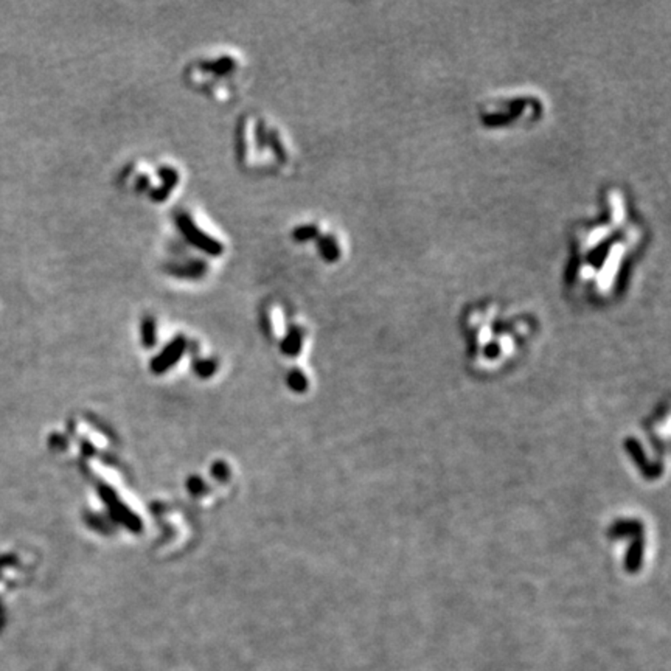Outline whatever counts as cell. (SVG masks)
I'll return each instance as SVG.
<instances>
[{
  "label": "cell",
  "instance_id": "obj_1",
  "mask_svg": "<svg viewBox=\"0 0 671 671\" xmlns=\"http://www.w3.org/2000/svg\"><path fill=\"white\" fill-rule=\"evenodd\" d=\"M605 203V215L579 227L573 236L569 280L588 296H606L617 288L626 260L640 240L623 196L609 194Z\"/></svg>",
  "mask_w": 671,
  "mask_h": 671
},
{
  "label": "cell",
  "instance_id": "obj_2",
  "mask_svg": "<svg viewBox=\"0 0 671 671\" xmlns=\"http://www.w3.org/2000/svg\"><path fill=\"white\" fill-rule=\"evenodd\" d=\"M178 227L182 231V235L185 236V240L188 242H192L194 247H198L203 250V252L211 255V257H218V255L223 254V246L221 242H218L216 240H213L211 236H209L205 231L200 230L196 223L188 215H178Z\"/></svg>",
  "mask_w": 671,
  "mask_h": 671
},
{
  "label": "cell",
  "instance_id": "obj_3",
  "mask_svg": "<svg viewBox=\"0 0 671 671\" xmlns=\"http://www.w3.org/2000/svg\"><path fill=\"white\" fill-rule=\"evenodd\" d=\"M317 247H319L320 257L329 261V263H333V261H336L340 257L339 242L333 235L320 236L319 241H317Z\"/></svg>",
  "mask_w": 671,
  "mask_h": 671
},
{
  "label": "cell",
  "instance_id": "obj_4",
  "mask_svg": "<svg viewBox=\"0 0 671 671\" xmlns=\"http://www.w3.org/2000/svg\"><path fill=\"white\" fill-rule=\"evenodd\" d=\"M173 276L184 277V278H198L203 277L205 272V265L199 263V261H190L184 266H176L172 269Z\"/></svg>",
  "mask_w": 671,
  "mask_h": 671
},
{
  "label": "cell",
  "instance_id": "obj_5",
  "mask_svg": "<svg viewBox=\"0 0 671 671\" xmlns=\"http://www.w3.org/2000/svg\"><path fill=\"white\" fill-rule=\"evenodd\" d=\"M204 67L207 70L216 73V75H227L229 72L234 70L235 63L231 58H221L218 61H213L210 64H205Z\"/></svg>",
  "mask_w": 671,
  "mask_h": 671
},
{
  "label": "cell",
  "instance_id": "obj_6",
  "mask_svg": "<svg viewBox=\"0 0 671 671\" xmlns=\"http://www.w3.org/2000/svg\"><path fill=\"white\" fill-rule=\"evenodd\" d=\"M319 236V229L316 225H302L294 230V240L298 242H304Z\"/></svg>",
  "mask_w": 671,
  "mask_h": 671
}]
</instances>
